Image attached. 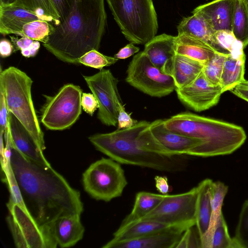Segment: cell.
Listing matches in <instances>:
<instances>
[{
    "mask_svg": "<svg viewBox=\"0 0 248 248\" xmlns=\"http://www.w3.org/2000/svg\"><path fill=\"white\" fill-rule=\"evenodd\" d=\"M37 20L54 23L50 17L22 7L11 5H0V33L2 35L15 34L21 36L24 25Z\"/></svg>",
    "mask_w": 248,
    "mask_h": 248,
    "instance_id": "cell-18",
    "label": "cell"
},
{
    "mask_svg": "<svg viewBox=\"0 0 248 248\" xmlns=\"http://www.w3.org/2000/svg\"><path fill=\"white\" fill-rule=\"evenodd\" d=\"M83 78L98 102V119L106 125L116 126L119 108L123 105L117 87L119 80L109 70L104 69Z\"/></svg>",
    "mask_w": 248,
    "mask_h": 248,
    "instance_id": "cell-13",
    "label": "cell"
},
{
    "mask_svg": "<svg viewBox=\"0 0 248 248\" xmlns=\"http://www.w3.org/2000/svg\"><path fill=\"white\" fill-rule=\"evenodd\" d=\"M14 50V46L7 39H2L0 42V54L1 57L10 56Z\"/></svg>",
    "mask_w": 248,
    "mask_h": 248,
    "instance_id": "cell-45",
    "label": "cell"
},
{
    "mask_svg": "<svg viewBox=\"0 0 248 248\" xmlns=\"http://www.w3.org/2000/svg\"><path fill=\"white\" fill-rule=\"evenodd\" d=\"M10 38L16 49L20 50L24 57H34L39 49L40 44L38 41L25 36H21L20 38L10 36Z\"/></svg>",
    "mask_w": 248,
    "mask_h": 248,
    "instance_id": "cell-36",
    "label": "cell"
},
{
    "mask_svg": "<svg viewBox=\"0 0 248 248\" xmlns=\"http://www.w3.org/2000/svg\"><path fill=\"white\" fill-rule=\"evenodd\" d=\"M165 127L173 132L202 140L189 155L210 157L229 155L239 148L247 136L244 129L233 124L181 112L164 120Z\"/></svg>",
    "mask_w": 248,
    "mask_h": 248,
    "instance_id": "cell-3",
    "label": "cell"
},
{
    "mask_svg": "<svg viewBox=\"0 0 248 248\" xmlns=\"http://www.w3.org/2000/svg\"><path fill=\"white\" fill-rule=\"evenodd\" d=\"M1 157L4 183L16 189L25 209L40 227L53 230L58 218L81 215L80 192L51 166L34 162L11 146Z\"/></svg>",
    "mask_w": 248,
    "mask_h": 248,
    "instance_id": "cell-1",
    "label": "cell"
},
{
    "mask_svg": "<svg viewBox=\"0 0 248 248\" xmlns=\"http://www.w3.org/2000/svg\"><path fill=\"white\" fill-rule=\"evenodd\" d=\"M137 123L138 122L136 120L132 118L131 114L128 113L125 110L123 104L120 105L119 108L118 116V129L129 128Z\"/></svg>",
    "mask_w": 248,
    "mask_h": 248,
    "instance_id": "cell-41",
    "label": "cell"
},
{
    "mask_svg": "<svg viewBox=\"0 0 248 248\" xmlns=\"http://www.w3.org/2000/svg\"><path fill=\"white\" fill-rule=\"evenodd\" d=\"M81 104L83 110L91 116L99 107L95 97L91 93H82Z\"/></svg>",
    "mask_w": 248,
    "mask_h": 248,
    "instance_id": "cell-38",
    "label": "cell"
},
{
    "mask_svg": "<svg viewBox=\"0 0 248 248\" xmlns=\"http://www.w3.org/2000/svg\"><path fill=\"white\" fill-rule=\"evenodd\" d=\"M7 206V222L17 248H57L53 230L38 226L28 214L19 197L10 195Z\"/></svg>",
    "mask_w": 248,
    "mask_h": 248,
    "instance_id": "cell-7",
    "label": "cell"
},
{
    "mask_svg": "<svg viewBox=\"0 0 248 248\" xmlns=\"http://www.w3.org/2000/svg\"><path fill=\"white\" fill-rule=\"evenodd\" d=\"M241 0L244 1L245 3H248V0Z\"/></svg>",
    "mask_w": 248,
    "mask_h": 248,
    "instance_id": "cell-47",
    "label": "cell"
},
{
    "mask_svg": "<svg viewBox=\"0 0 248 248\" xmlns=\"http://www.w3.org/2000/svg\"><path fill=\"white\" fill-rule=\"evenodd\" d=\"M202 248L201 237L196 225L188 228L183 233L175 248Z\"/></svg>",
    "mask_w": 248,
    "mask_h": 248,
    "instance_id": "cell-37",
    "label": "cell"
},
{
    "mask_svg": "<svg viewBox=\"0 0 248 248\" xmlns=\"http://www.w3.org/2000/svg\"><path fill=\"white\" fill-rule=\"evenodd\" d=\"M149 123L141 121L129 128L92 135L89 140L97 150L121 164L168 172L183 170L184 161L180 157L163 156L140 148L137 138Z\"/></svg>",
    "mask_w": 248,
    "mask_h": 248,
    "instance_id": "cell-4",
    "label": "cell"
},
{
    "mask_svg": "<svg viewBox=\"0 0 248 248\" xmlns=\"http://www.w3.org/2000/svg\"><path fill=\"white\" fill-rule=\"evenodd\" d=\"M173 226H170L153 220L140 219L126 225L120 226L113 233V238L109 241L120 242L135 239Z\"/></svg>",
    "mask_w": 248,
    "mask_h": 248,
    "instance_id": "cell-24",
    "label": "cell"
},
{
    "mask_svg": "<svg viewBox=\"0 0 248 248\" xmlns=\"http://www.w3.org/2000/svg\"><path fill=\"white\" fill-rule=\"evenodd\" d=\"M114 19L125 38L145 45L157 31L156 14L152 0H106Z\"/></svg>",
    "mask_w": 248,
    "mask_h": 248,
    "instance_id": "cell-6",
    "label": "cell"
},
{
    "mask_svg": "<svg viewBox=\"0 0 248 248\" xmlns=\"http://www.w3.org/2000/svg\"><path fill=\"white\" fill-rule=\"evenodd\" d=\"M230 91L238 97L248 102V80L244 79Z\"/></svg>",
    "mask_w": 248,
    "mask_h": 248,
    "instance_id": "cell-42",
    "label": "cell"
},
{
    "mask_svg": "<svg viewBox=\"0 0 248 248\" xmlns=\"http://www.w3.org/2000/svg\"><path fill=\"white\" fill-rule=\"evenodd\" d=\"M82 90L78 86L67 84L54 96H46V103L41 110V123L51 130L69 128L82 112Z\"/></svg>",
    "mask_w": 248,
    "mask_h": 248,
    "instance_id": "cell-10",
    "label": "cell"
},
{
    "mask_svg": "<svg viewBox=\"0 0 248 248\" xmlns=\"http://www.w3.org/2000/svg\"><path fill=\"white\" fill-rule=\"evenodd\" d=\"M165 195L145 191L137 193L131 213L124 219L120 226L126 225L143 218L160 204Z\"/></svg>",
    "mask_w": 248,
    "mask_h": 248,
    "instance_id": "cell-27",
    "label": "cell"
},
{
    "mask_svg": "<svg viewBox=\"0 0 248 248\" xmlns=\"http://www.w3.org/2000/svg\"><path fill=\"white\" fill-rule=\"evenodd\" d=\"M227 55L217 52L204 65L202 72L207 79L213 84H220L224 63Z\"/></svg>",
    "mask_w": 248,
    "mask_h": 248,
    "instance_id": "cell-33",
    "label": "cell"
},
{
    "mask_svg": "<svg viewBox=\"0 0 248 248\" xmlns=\"http://www.w3.org/2000/svg\"><path fill=\"white\" fill-rule=\"evenodd\" d=\"M137 140L143 150L169 157L188 155L192 149L203 143L200 139L168 129L162 119L150 123L140 133Z\"/></svg>",
    "mask_w": 248,
    "mask_h": 248,
    "instance_id": "cell-9",
    "label": "cell"
},
{
    "mask_svg": "<svg viewBox=\"0 0 248 248\" xmlns=\"http://www.w3.org/2000/svg\"><path fill=\"white\" fill-rule=\"evenodd\" d=\"M233 240L234 248H248V200L242 207Z\"/></svg>",
    "mask_w": 248,
    "mask_h": 248,
    "instance_id": "cell-32",
    "label": "cell"
},
{
    "mask_svg": "<svg viewBox=\"0 0 248 248\" xmlns=\"http://www.w3.org/2000/svg\"><path fill=\"white\" fill-rule=\"evenodd\" d=\"M32 82L29 76L16 67L10 66L0 71V90L4 94L9 112L17 118L44 151V134L31 97Z\"/></svg>",
    "mask_w": 248,
    "mask_h": 248,
    "instance_id": "cell-5",
    "label": "cell"
},
{
    "mask_svg": "<svg viewBox=\"0 0 248 248\" xmlns=\"http://www.w3.org/2000/svg\"><path fill=\"white\" fill-rule=\"evenodd\" d=\"M82 182L85 190L92 197L107 202L120 197L127 185L120 163L104 157L92 163L84 171Z\"/></svg>",
    "mask_w": 248,
    "mask_h": 248,
    "instance_id": "cell-8",
    "label": "cell"
},
{
    "mask_svg": "<svg viewBox=\"0 0 248 248\" xmlns=\"http://www.w3.org/2000/svg\"><path fill=\"white\" fill-rule=\"evenodd\" d=\"M203 66L198 61L176 54L165 62L162 71L173 78L176 88H180L195 80Z\"/></svg>",
    "mask_w": 248,
    "mask_h": 248,
    "instance_id": "cell-19",
    "label": "cell"
},
{
    "mask_svg": "<svg viewBox=\"0 0 248 248\" xmlns=\"http://www.w3.org/2000/svg\"><path fill=\"white\" fill-rule=\"evenodd\" d=\"M175 39L176 36L163 33L155 36L145 45L143 51L161 71L165 62L176 54Z\"/></svg>",
    "mask_w": 248,
    "mask_h": 248,
    "instance_id": "cell-22",
    "label": "cell"
},
{
    "mask_svg": "<svg viewBox=\"0 0 248 248\" xmlns=\"http://www.w3.org/2000/svg\"><path fill=\"white\" fill-rule=\"evenodd\" d=\"M205 248H234L233 238L230 236L222 213L217 219Z\"/></svg>",
    "mask_w": 248,
    "mask_h": 248,
    "instance_id": "cell-29",
    "label": "cell"
},
{
    "mask_svg": "<svg viewBox=\"0 0 248 248\" xmlns=\"http://www.w3.org/2000/svg\"><path fill=\"white\" fill-rule=\"evenodd\" d=\"M212 180L206 179L197 186L198 198L196 213V225L202 239L206 235L210 224L212 209L210 188Z\"/></svg>",
    "mask_w": 248,
    "mask_h": 248,
    "instance_id": "cell-25",
    "label": "cell"
},
{
    "mask_svg": "<svg viewBox=\"0 0 248 248\" xmlns=\"http://www.w3.org/2000/svg\"><path fill=\"white\" fill-rule=\"evenodd\" d=\"M245 62L244 51L226 56L220 82L223 93L230 91L245 79Z\"/></svg>",
    "mask_w": 248,
    "mask_h": 248,
    "instance_id": "cell-26",
    "label": "cell"
},
{
    "mask_svg": "<svg viewBox=\"0 0 248 248\" xmlns=\"http://www.w3.org/2000/svg\"><path fill=\"white\" fill-rule=\"evenodd\" d=\"M11 5L50 17L53 19L54 26L60 22L59 15L52 0H16Z\"/></svg>",
    "mask_w": 248,
    "mask_h": 248,
    "instance_id": "cell-30",
    "label": "cell"
},
{
    "mask_svg": "<svg viewBox=\"0 0 248 248\" xmlns=\"http://www.w3.org/2000/svg\"><path fill=\"white\" fill-rule=\"evenodd\" d=\"M198 198L197 186L175 195H166L160 204L141 219L157 221L170 226L196 225Z\"/></svg>",
    "mask_w": 248,
    "mask_h": 248,
    "instance_id": "cell-12",
    "label": "cell"
},
{
    "mask_svg": "<svg viewBox=\"0 0 248 248\" xmlns=\"http://www.w3.org/2000/svg\"><path fill=\"white\" fill-rule=\"evenodd\" d=\"M8 116L9 111L5 97L3 93L0 90V130L1 133L4 134L7 131Z\"/></svg>",
    "mask_w": 248,
    "mask_h": 248,
    "instance_id": "cell-39",
    "label": "cell"
},
{
    "mask_svg": "<svg viewBox=\"0 0 248 248\" xmlns=\"http://www.w3.org/2000/svg\"><path fill=\"white\" fill-rule=\"evenodd\" d=\"M106 20L104 0H75L69 15L55 26L43 46L59 60L78 63L87 52L98 50Z\"/></svg>",
    "mask_w": 248,
    "mask_h": 248,
    "instance_id": "cell-2",
    "label": "cell"
},
{
    "mask_svg": "<svg viewBox=\"0 0 248 248\" xmlns=\"http://www.w3.org/2000/svg\"><path fill=\"white\" fill-rule=\"evenodd\" d=\"M155 186L157 190L161 194L167 195L171 191L168 180L166 176H156L155 178Z\"/></svg>",
    "mask_w": 248,
    "mask_h": 248,
    "instance_id": "cell-44",
    "label": "cell"
},
{
    "mask_svg": "<svg viewBox=\"0 0 248 248\" xmlns=\"http://www.w3.org/2000/svg\"><path fill=\"white\" fill-rule=\"evenodd\" d=\"M6 144L15 148L27 158L44 166H51L42 151L29 131L11 112H9L8 126L3 134Z\"/></svg>",
    "mask_w": 248,
    "mask_h": 248,
    "instance_id": "cell-15",
    "label": "cell"
},
{
    "mask_svg": "<svg viewBox=\"0 0 248 248\" xmlns=\"http://www.w3.org/2000/svg\"><path fill=\"white\" fill-rule=\"evenodd\" d=\"M188 227L176 226L131 240L108 241L103 248H175L183 233Z\"/></svg>",
    "mask_w": 248,
    "mask_h": 248,
    "instance_id": "cell-16",
    "label": "cell"
},
{
    "mask_svg": "<svg viewBox=\"0 0 248 248\" xmlns=\"http://www.w3.org/2000/svg\"><path fill=\"white\" fill-rule=\"evenodd\" d=\"M183 18L177 27L178 34H185L198 39L209 45L218 53L215 31L202 16L198 14Z\"/></svg>",
    "mask_w": 248,
    "mask_h": 248,
    "instance_id": "cell-23",
    "label": "cell"
},
{
    "mask_svg": "<svg viewBox=\"0 0 248 248\" xmlns=\"http://www.w3.org/2000/svg\"><path fill=\"white\" fill-rule=\"evenodd\" d=\"M140 48L130 43L122 48L114 57L117 59H125L138 53Z\"/></svg>",
    "mask_w": 248,
    "mask_h": 248,
    "instance_id": "cell-43",
    "label": "cell"
},
{
    "mask_svg": "<svg viewBox=\"0 0 248 248\" xmlns=\"http://www.w3.org/2000/svg\"><path fill=\"white\" fill-rule=\"evenodd\" d=\"M46 20H37L24 25L21 36H26L32 40L46 43L53 32L55 26Z\"/></svg>",
    "mask_w": 248,
    "mask_h": 248,
    "instance_id": "cell-31",
    "label": "cell"
},
{
    "mask_svg": "<svg viewBox=\"0 0 248 248\" xmlns=\"http://www.w3.org/2000/svg\"><path fill=\"white\" fill-rule=\"evenodd\" d=\"M175 51L176 54L198 61L203 65L217 53L206 43L185 34L176 36Z\"/></svg>",
    "mask_w": 248,
    "mask_h": 248,
    "instance_id": "cell-21",
    "label": "cell"
},
{
    "mask_svg": "<svg viewBox=\"0 0 248 248\" xmlns=\"http://www.w3.org/2000/svg\"><path fill=\"white\" fill-rule=\"evenodd\" d=\"M175 91L183 104L197 112L216 105L223 93L221 85L210 82L202 71L192 82Z\"/></svg>",
    "mask_w": 248,
    "mask_h": 248,
    "instance_id": "cell-14",
    "label": "cell"
},
{
    "mask_svg": "<svg viewBox=\"0 0 248 248\" xmlns=\"http://www.w3.org/2000/svg\"><path fill=\"white\" fill-rule=\"evenodd\" d=\"M118 60L114 57L105 55L98 50L93 49L81 56L78 59V63L101 70L105 66L115 64Z\"/></svg>",
    "mask_w": 248,
    "mask_h": 248,
    "instance_id": "cell-34",
    "label": "cell"
},
{
    "mask_svg": "<svg viewBox=\"0 0 248 248\" xmlns=\"http://www.w3.org/2000/svg\"><path fill=\"white\" fill-rule=\"evenodd\" d=\"M16 0H0V5H8L13 4Z\"/></svg>",
    "mask_w": 248,
    "mask_h": 248,
    "instance_id": "cell-46",
    "label": "cell"
},
{
    "mask_svg": "<svg viewBox=\"0 0 248 248\" xmlns=\"http://www.w3.org/2000/svg\"><path fill=\"white\" fill-rule=\"evenodd\" d=\"M235 2V0H214L198 6L192 13L202 16L215 31H232Z\"/></svg>",
    "mask_w": 248,
    "mask_h": 248,
    "instance_id": "cell-17",
    "label": "cell"
},
{
    "mask_svg": "<svg viewBox=\"0 0 248 248\" xmlns=\"http://www.w3.org/2000/svg\"><path fill=\"white\" fill-rule=\"evenodd\" d=\"M60 16V22L64 20L71 11L75 0H52Z\"/></svg>",
    "mask_w": 248,
    "mask_h": 248,
    "instance_id": "cell-40",
    "label": "cell"
},
{
    "mask_svg": "<svg viewBox=\"0 0 248 248\" xmlns=\"http://www.w3.org/2000/svg\"><path fill=\"white\" fill-rule=\"evenodd\" d=\"M247 3V6L248 7V3Z\"/></svg>",
    "mask_w": 248,
    "mask_h": 248,
    "instance_id": "cell-48",
    "label": "cell"
},
{
    "mask_svg": "<svg viewBox=\"0 0 248 248\" xmlns=\"http://www.w3.org/2000/svg\"><path fill=\"white\" fill-rule=\"evenodd\" d=\"M126 73L125 81L150 96L161 97L175 90L173 78L155 66L143 51L133 57Z\"/></svg>",
    "mask_w": 248,
    "mask_h": 248,
    "instance_id": "cell-11",
    "label": "cell"
},
{
    "mask_svg": "<svg viewBox=\"0 0 248 248\" xmlns=\"http://www.w3.org/2000/svg\"><path fill=\"white\" fill-rule=\"evenodd\" d=\"M84 228L80 216L72 215L61 217L53 225L54 237L61 248H68L76 245L83 238Z\"/></svg>",
    "mask_w": 248,
    "mask_h": 248,
    "instance_id": "cell-20",
    "label": "cell"
},
{
    "mask_svg": "<svg viewBox=\"0 0 248 248\" xmlns=\"http://www.w3.org/2000/svg\"><path fill=\"white\" fill-rule=\"evenodd\" d=\"M228 187L219 181H212L210 188L211 203L212 209L211 221L215 220L222 213V206Z\"/></svg>",
    "mask_w": 248,
    "mask_h": 248,
    "instance_id": "cell-35",
    "label": "cell"
},
{
    "mask_svg": "<svg viewBox=\"0 0 248 248\" xmlns=\"http://www.w3.org/2000/svg\"><path fill=\"white\" fill-rule=\"evenodd\" d=\"M232 31L244 48L248 45V7L241 0H235Z\"/></svg>",
    "mask_w": 248,
    "mask_h": 248,
    "instance_id": "cell-28",
    "label": "cell"
}]
</instances>
